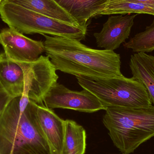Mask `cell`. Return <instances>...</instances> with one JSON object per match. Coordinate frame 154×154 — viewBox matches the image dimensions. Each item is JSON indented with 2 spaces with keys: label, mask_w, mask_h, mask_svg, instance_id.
Returning a JSON list of instances; mask_svg holds the SVG:
<instances>
[{
  "label": "cell",
  "mask_w": 154,
  "mask_h": 154,
  "mask_svg": "<svg viewBox=\"0 0 154 154\" xmlns=\"http://www.w3.org/2000/svg\"><path fill=\"white\" fill-rule=\"evenodd\" d=\"M43 36L46 56L56 70L91 79H106L123 76L120 55L114 51L91 48L75 39Z\"/></svg>",
  "instance_id": "1"
},
{
  "label": "cell",
  "mask_w": 154,
  "mask_h": 154,
  "mask_svg": "<svg viewBox=\"0 0 154 154\" xmlns=\"http://www.w3.org/2000/svg\"><path fill=\"white\" fill-rule=\"evenodd\" d=\"M14 98L0 116V154H50L40 128L35 103Z\"/></svg>",
  "instance_id": "2"
},
{
  "label": "cell",
  "mask_w": 154,
  "mask_h": 154,
  "mask_svg": "<svg viewBox=\"0 0 154 154\" xmlns=\"http://www.w3.org/2000/svg\"><path fill=\"white\" fill-rule=\"evenodd\" d=\"M102 122L116 147L123 154H130L154 137V106L109 107Z\"/></svg>",
  "instance_id": "3"
},
{
  "label": "cell",
  "mask_w": 154,
  "mask_h": 154,
  "mask_svg": "<svg viewBox=\"0 0 154 154\" xmlns=\"http://www.w3.org/2000/svg\"><path fill=\"white\" fill-rule=\"evenodd\" d=\"M2 20L22 34L65 37L81 41L84 39L87 28L75 26L2 0L0 3Z\"/></svg>",
  "instance_id": "4"
},
{
  "label": "cell",
  "mask_w": 154,
  "mask_h": 154,
  "mask_svg": "<svg viewBox=\"0 0 154 154\" xmlns=\"http://www.w3.org/2000/svg\"><path fill=\"white\" fill-rule=\"evenodd\" d=\"M79 85L94 94L107 109L109 107L139 108L152 105L143 83L124 75L106 79L76 77Z\"/></svg>",
  "instance_id": "5"
},
{
  "label": "cell",
  "mask_w": 154,
  "mask_h": 154,
  "mask_svg": "<svg viewBox=\"0 0 154 154\" xmlns=\"http://www.w3.org/2000/svg\"><path fill=\"white\" fill-rule=\"evenodd\" d=\"M18 64L24 73V91L21 97L38 105L44 104V97L59 78L49 58L41 55L35 61Z\"/></svg>",
  "instance_id": "6"
},
{
  "label": "cell",
  "mask_w": 154,
  "mask_h": 154,
  "mask_svg": "<svg viewBox=\"0 0 154 154\" xmlns=\"http://www.w3.org/2000/svg\"><path fill=\"white\" fill-rule=\"evenodd\" d=\"M43 103L51 109L61 108L91 113L106 109L97 97L87 90H71L57 82L46 94Z\"/></svg>",
  "instance_id": "7"
},
{
  "label": "cell",
  "mask_w": 154,
  "mask_h": 154,
  "mask_svg": "<svg viewBox=\"0 0 154 154\" xmlns=\"http://www.w3.org/2000/svg\"><path fill=\"white\" fill-rule=\"evenodd\" d=\"M0 44L5 56L17 63L35 61L45 52L42 41L32 39L9 27L0 31Z\"/></svg>",
  "instance_id": "8"
},
{
  "label": "cell",
  "mask_w": 154,
  "mask_h": 154,
  "mask_svg": "<svg viewBox=\"0 0 154 154\" xmlns=\"http://www.w3.org/2000/svg\"><path fill=\"white\" fill-rule=\"evenodd\" d=\"M137 14L109 17L99 32L94 33L97 46L108 51H114L129 38L134 20Z\"/></svg>",
  "instance_id": "9"
},
{
  "label": "cell",
  "mask_w": 154,
  "mask_h": 154,
  "mask_svg": "<svg viewBox=\"0 0 154 154\" xmlns=\"http://www.w3.org/2000/svg\"><path fill=\"white\" fill-rule=\"evenodd\" d=\"M36 117L49 148L50 154H61L64 134V121L44 104L35 103Z\"/></svg>",
  "instance_id": "10"
},
{
  "label": "cell",
  "mask_w": 154,
  "mask_h": 154,
  "mask_svg": "<svg viewBox=\"0 0 154 154\" xmlns=\"http://www.w3.org/2000/svg\"><path fill=\"white\" fill-rule=\"evenodd\" d=\"M0 82L7 93L14 98L21 97L24 88V73L18 63L0 54Z\"/></svg>",
  "instance_id": "11"
},
{
  "label": "cell",
  "mask_w": 154,
  "mask_h": 154,
  "mask_svg": "<svg viewBox=\"0 0 154 154\" xmlns=\"http://www.w3.org/2000/svg\"><path fill=\"white\" fill-rule=\"evenodd\" d=\"M129 67L133 77L143 84L154 106V56L146 53L132 55Z\"/></svg>",
  "instance_id": "12"
},
{
  "label": "cell",
  "mask_w": 154,
  "mask_h": 154,
  "mask_svg": "<svg viewBox=\"0 0 154 154\" xmlns=\"http://www.w3.org/2000/svg\"><path fill=\"white\" fill-rule=\"evenodd\" d=\"M75 26L76 21L55 0H3ZM82 27V26H81Z\"/></svg>",
  "instance_id": "13"
},
{
  "label": "cell",
  "mask_w": 154,
  "mask_h": 154,
  "mask_svg": "<svg viewBox=\"0 0 154 154\" xmlns=\"http://www.w3.org/2000/svg\"><path fill=\"white\" fill-rule=\"evenodd\" d=\"M82 27H88V22L94 17L108 0H55Z\"/></svg>",
  "instance_id": "14"
},
{
  "label": "cell",
  "mask_w": 154,
  "mask_h": 154,
  "mask_svg": "<svg viewBox=\"0 0 154 154\" xmlns=\"http://www.w3.org/2000/svg\"><path fill=\"white\" fill-rule=\"evenodd\" d=\"M86 132L82 126L70 119L64 121V134L61 154H85Z\"/></svg>",
  "instance_id": "15"
},
{
  "label": "cell",
  "mask_w": 154,
  "mask_h": 154,
  "mask_svg": "<svg viewBox=\"0 0 154 154\" xmlns=\"http://www.w3.org/2000/svg\"><path fill=\"white\" fill-rule=\"evenodd\" d=\"M137 14L154 16V7L131 0H108L95 16L110 14Z\"/></svg>",
  "instance_id": "16"
},
{
  "label": "cell",
  "mask_w": 154,
  "mask_h": 154,
  "mask_svg": "<svg viewBox=\"0 0 154 154\" xmlns=\"http://www.w3.org/2000/svg\"><path fill=\"white\" fill-rule=\"evenodd\" d=\"M124 47L136 53H149L154 51V20L142 32L136 34L125 42Z\"/></svg>",
  "instance_id": "17"
},
{
  "label": "cell",
  "mask_w": 154,
  "mask_h": 154,
  "mask_svg": "<svg viewBox=\"0 0 154 154\" xmlns=\"http://www.w3.org/2000/svg\"><path fill=\"white\" fill-rule=\"evenodd\" d=\"M13 99V98L7 93L0 82V116Z\"/></svg>",
  "instance_id": "18"
},
{
  "label": "cell",
  "mask_w": 154,
  "mask_h": 154,
  "mask_svg": "<svg viewBox=\"0 0 154 154\" xmlns=\"http://www.w3.org/2000/svg\"><path fill=\"white\" fill-rule=\"evenodd\" d=\"M131 1L142 3L154 7V0H131Z\"/></svg>",
  "instance_id": "19"
},
{
  "label": "cell",
  "mask_w": 154,
  "mask_h": 154,
  "mask_svg": "<svg viewBox=\"0 0 154 154\" xmlns=\"http://www.w3.org/2000/svg\"><path fill=\"white\" fill-rule=\"evenodd\" d=\"M2 0H0V3H1V2H2Z\"/></svg>",
  "instance_id": "20"
}]
</instances>
